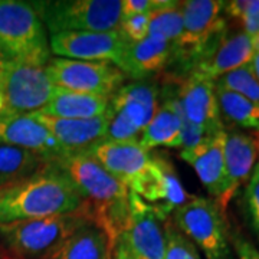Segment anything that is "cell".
Here are the masks:
<instances>
[{
    "label": "cell",
    "instance_id": "obj_1",
    "mask_svg": "<svg viewBox=\"0 0 259 259\" xmlns=\"http://www.w3.org/2000/svg\"><path fill=\"white\" fill-rule=\"evenodd\" d=\"M55 161L81 194L83 216L100 226L115 243L130 222L128 189L85 151L69 153Z\"/></svg>",
    "mask_w": 259,
    "mask_h": 259
},
{
    "label": "cell",
    "instance_id": "obj_2",
    "mask_svg": "<svg viewBox=\"0 0 259 259\" xmlns=\"http://www.w3.org/2000/svg\"><path fill=\"white\" fill-rule=\"evenodd\" d=\"M82 197L56 161H49L28 179L0 194V225L79 212Z\"/></svg>",
    "mask_w": 259,
    "mask_h": 259
},
{
    "label": "cell",
    "instance_id": "obj_3",
    "mask_svg": "<svg viewBox=\"0 0 259 259\" xmlns=\"http://www.w3.org/2000/svg\"><path fill=\"white\" fill-rule=\"evenodd\" d=\"M87 222L79 210L0 225V245L19 259H45Z\"/></svg>",
    "mask_w": 259,
    "mask_h": 259
},
{
    "label": "cell",
    "instance_id": "obj_4",
    "mask_svg": "<svg viewBox=\"0 0 259 259\" xmlns=\"http://www.w3.org/2000/svg\"><path fill=\"white\" fill-rule=\"evenodd\" d=\"M0 51L10 61L39 66L48 64L49 37L32 3L0 0Z\"/></svg>",
    "mask_w": 259,
    "mask_h": 259
},
{
    "label": "cell",
    "instance_id": "obj_5",
    "mask_svg": "<svg viewBox=\"0 0 259 259\" xmlns=\"http://www.w3.org/2000/svg\"><path fill=\"white\" fill-rule=\"evenodd\" d=\"M221 0L182 2L183 30L175 45L173 62L177 61L189 72L213 52L226 35Z\"/></svg>",
    "mask_w": 259,
    "mask_h": 259
},
{
    "label": "cell",
    "instance_id": "obj_6",
    "mask_svg": "<svg viewBox=\"0 0 259 259\" xmlns=\"http://www.w3.org/2000/svg\"><path fill=\"white\" fill-rule=\"evenodd\" d=\"M51 35L62 32H110L121 23V0L32 2Z\"/></svg>",
    "mask_w": 259,
    "mask_h": 259
},
{
    "label": "cell",
    "instance_id": "obj_7",
    "mask_svg": "<svg viewBox=\"0 0 259 259\" xmlns=\"http://www.w3.org/2000/svg\"><path fill=\"white\" fill-rule=\"evenodd\" d=\"M170 219L206 259H235L225 212L213 199L192 196Z\"/></svg>",
    "mask_w": 259,
    "mask_h": 259
},
{
    "label": "cell",
    "instance_id": "obj_8",
    "mask_svg": "<svg viewBox=\"0 0 259 259\" xmlns=\"http://www.w3.org/2000/svg\"><path fill=\"white\" fill-rule=\"evenodd\" d=\"M55 90L45 66L10 61L0 68V91L6 102L3 114L42 111Z\"/></svg>",
    "mask_w": 259,
    "mask_h": 259
},
{
    "label": "cell",
    "instance_id": "obj_9",
    "mask_svg": "<svg viewBox=\"0 0 259 259\" xmlns=\"http://www.w3.org/2000/svg\"><path fill=\"white\" fill-rule=\"evenodd\" d=\"M45 69L56 88L105 98H111L127 79L120 68L110 62H90L55 56L48 61Z\"/></svg>",
    "mask_w": 259,
    "mask_h": 259
},
{
    "label": "cell",
    "instance_id": "obj_10",
    "mask_svg": "<svg viewBox=\"0 0 259 259\" xmlns=\"http://www.w3.org/2000/svg\"><path fill=\"white\" fill-rule=\"evenodd\" d=\"M128 190L137 194L164 222L192 197L182 185L173 164L161 154H151L147 167L133 180Z\"/></svg>",
    "mask_w": 259,
    "mask_h": 259
},
{
    "label": "cell",
    "instance_id": "obj_11",
    "mask_svg": "<svg viewBox=\"0 0 259 259\" xmlns=\"http://www.w3.org/2000/svg\"><path fill=\"white\" fill-rule=\"evenodd\" d=\"M128 40L117 30L110 32H62L49 37L51 54L58 58L110 62L118 66Z\"/></svg>",
    "mask_w": 259,
    "mask_h": 259
},
{
    "label": "cell",
    "instance_id": "obj_12",
    "mask_svg": "<svg viewBox=\"0 0 259 259\" xmlns=\"http://www.w3.org/2000/svg\"><path fill=\"white\" fill-rule=\"evenodd\" d=\"M130 222L118 239L139 259H164V221L133 192H130Z\"/></svg>",
    "mask_w": 259,
    "mask_h": 259
},
{
    "label": "cell",
    "instance_id": "obj_13",
    "mask_svg": "<svg viewBox=\"0 0 259 259\" xmlns=\"http://www.w3.org/2000/svg\"><path fill=\"white\" fill-rule=\"evenodd\" d=\"M0 143L33 151L49 161L69 154L30 114H0Z\"/></svg>",
    "mask_w": 259,
    "mask_h": 259
},
{
    "label": "cell",
    "instance_id": "obj_14",
    "mask_svg": "<svg viewBox=\"0 0 259 259\" xmlns=\"http://www.w3.org/2000/svg\"><path fill=\"white\" fill-rule=\"evenodd\" d=\"M259 156L258 140L252 134L239 130L226 131L225 137V192L219 202V207L225 212L233 196L243 183L249 180Z\"/></svg>",
    "mask_w": 259,
    "mask_h": 259
},
{
    "label": "cell",
    "instance_id": "obj_15",
    "mask_svg": "<svg viewBox=\"0 0 259 259\" xmlns=\"http://www.w3.org/2000/svg\"><path fill=\"white\" fill-rule=\"evenodd\" d=\"M177 98L183 115L190 122L214 133L225 130L216 100L214 81L197 72H189L187 78L180 82Z\"/></svg>",
    "mask_w": 259,
    "mask_h": 259
},
{
    "label": "cell",
    "instance_id": "obj_16",
    "mask_svg": "<svg viewBox=\"0 0 259 259\" xmlns=\"http://www.w3.org/2000/svg\"><path fill=\"white\" fill-rule=\"evenodd\" d=\"M85 153L95 158L127 189L151 160V151L146 150L139 141L102 140L87 148Z\"/></svg>",
    "mask_w": 259,
    "mask_h": 259
},
{
    "label": "cell",
    "instance_id": "obj_17",
    "mask_svg": "<svg viewBox=\"0 0 259 259\" xmlns=\"http://www.w3.org/2000/svg\"><path fill=\"white\" fill-rule=\"evenodd\" d=\"M30 115L39 121L68 153L85 151L105 137L107 114L87 120L58 118L40 111L32 112Z\"/></svg>",
    "mask_w": 259,
    "mask_h": 259
},
{
    "label": "cell",
    "instance_id": "obj_18",
    "mask_svg": "<svg viewBox=\"0 0 259 259\" xmlns=\"http://www.w3.org/2000/svg\"><path fill=\"white\" fill-rule=\"evenodd\" d=\"M160 105V90L157 83L141 79L124 83L110 98L108 110L131 122L143 133L154 117Z\"/></svg>",
    "mask_w": 259,
    "mask_h": 259
},
{
    "label": "cell",
    "instance_id": "obj_19",
    "mask_svg": "<svg viewBox=\"0 0 259 259\" xmlns=\"http://www.w3.org/2000/svg\"><path fill=\"white\" fill-rule=\"evenodd\" d=\"M225 137L226 130L218 133L202 146L193 150H182L180 153V157L193 167L214 202H219L225 192Z\"/></svg>",
    "mask_w": 259,
    "mask_h": 259
},
{
    "label": "cell",
    "instance_id": "obj_20",
    "mask_svg": "<svg viewBox=\"0 0 259 259\" xmlns=\"http://www.w3.org/2000/svg\"><path fill=\"white\" fill-rule=\"evenodd\" d=\"M175 45L164 39L147 36L140 42H128L118 68L136 81L163 71L173 62Z\"/></svg>",
    "mask_w": 259,
    "mask_h": 259
},
{
    "label": "cell",
    "instance_id": "obj_21",
    "mask_svg": "<svg viewBox=\"0 0 259 259\" xmlns=\"http://www.w3.org/2000/svg\"><path fill=\"white\" fill-rule=\"evenodd\" d=\"M253 49L250 36L243 30L225 35L209 56L194 66L190 72H197L216 81L223 75L248 65L252 61Z\"/></svg>",
    "mask_w": 259,
    "mask_h": 259
},
{
    "label": "cell",
    "instance_id": "obj_22",
    "mask_svg": "<svg viewBox=\"0 0 259 259\" xmlns=\"http://www.w3.org/2000/svg\"><path fill=\"white\" fill-rule=\"evenodd\" d=\"M182 107L177 95H170L160 102L154 117L143 130L139 143L151 151L157 147L180 148L182 140Z\"/></svg>",
    "mask_w": 259,
    "mask_h": 259
},
{
    "label": "cell",
    "instance_id": "obj_23",
    "mask_svg": "<svg viewBox=\"0 0 259 259\" xmlns=\"http://www.w3.org/2000/svg\"><path fill=\"white\" fill-rule=\"evenodd\" d=\"M112 246L108 235L88 221L45 259H112Z\"/></svg>",
    "mask_w": 259,
    "mask_h": 259
},
{
    "label": "cell",
    "instance_id": "obj_24",
    "mask_svg": "<svg viewBox=\"0 0 259 259\" xmlns=\"http://www.w3.org/2000/svg\"><path fill=\"white\" fill-rule=\"evenodd\" d=\"M110 105V98L94 94L75 93L56 88L52 95V100L40 112L69 120H87L97 118L107 114Z\"/></svg>",
    "mask_w": 259,
    "mask_h": 259
},
{
    "label": "cell",
    "instance_id": "obj_25",
    "mask_svg": "<svg viewBox=\"0 0 259 259\" xmlns=\"http://www.w3.org/2000/svg\"><path fill=\"white\" fill-rule=\"evenodd\" d=\"M49 163L33 151L0 143V189H8L28 179Z\"/></svg>",
    "mask_w": 259,
    "mask_h": 259
},
{
    "label": "cell",
    "instance_id": "obj_26",
    "mask_svg": "<svg viewBox=\"0 0 259 259\" xmlns=\"http://www.w3.org/2000/svg\"><path fill=\"white\" fill-rule=\"evenodd\" d=\"M183 30V8L182 2L175 0H154L150 12L148 36L164 39L176 45Z\"/></svg>",
    "mask_w": 259,
    "mask_h": 259
},
{
    "label": "cell",
    "instance_id": "obj_27",
    "mask_svg": "<svg viewBox=\"0 0 259 259\" xmlns=\"http://www.w3.org/2000/svg\"><path fill=\"white\" fill-rule=\"evenodd\" d=\"M216 100L221 118L223 117L241 128L259 130V105L255 102L221 87H216Z\"/></svg>",
    "mask_w": 259,
    "mask_h": 259
},
{
    "label": "cell",
    "instance_id": "obj_28",
    "mask_svg": "<svg viewBox=\"0 0 259 259\" xmlns=\"http://www.w3.org/2000/svg\"><path fill=\"white\" fill-rule=\"evenodd\" d=\"M214 85L229 90L232 93L239 94L246 100L259 105V81L249 64L221 76L219 79L214 81Z\"/></svg>",
    "mask_w": 259,
    "mask_h": 259
},
{
    "label": "cell",
    "instance_id": "obj_29",
    "mask_svg": "<svg viewBox=\"0 0 259 259\" xmlns=\"http://www.w3.org/2000/svg\"><path fill=\"white\" fill-rule=\"evenodd\" d=\"M166 232V252L164 259H202L197 248L187 236L176 228L168 218L164 222Z\"/></svg>",
    "mask_w": 259,
    "mask_h": 259
},
{
    "label": "cell",
    "instance_id": "obj_30",
    "mask_svg": "<svg viewBox=\"0 0 259 259\" xmlns=\"http://www.w3.org/2000/svg\"><path fill=\"white\" fill-rule=\"evenodd\" d=\"M245 203L248 209L250 226L259 238V164L255 166L248 180V186L245 190Z\"/></svg>",
    "mask_w": 259,
    "mask_h": 259
},
{
    "label": "cell",
    "instance_id": "obj_31",
    "mask_svg": "<svg viewBox=\"0 0 259 259\" xmlns=\"http://www.w3.org/2000/svg\"><path fill=\"white\" fill-rule=\"evenodd\" d=\"M150 13L121 19L120 32L128 42H140L148 36Z\"/></svg>",
    "mask_w": 259,
    "mask_h": 259
},
{
    "label": "cell",
    "instance_id": "obj_32",
    "mask_svg": "<svg viewBox=\"0 0 259 259\" xmlns=\"http://www.w3.org/2000/svg\"><path fill=\"white\" fill-rule=\"evenodd\" d=\"M223 12L229 18L238 19L243 23L245 20L259 15V0H232L223 3Z\"/></svg>",
    "mask_w": 259,
    "mask_h": 259
},
{
    "label": "cell",
    "instance_id": "obj_33",
    "mask_svg": "<svg viewBox=\"0 0 259 259\" xmlns=\"http://www.w3.org/2000/svg\"><path fill=\"white\" fill-rule=\"evenodd\" d=\"M154 0H122L121 2V19L147 15L153 10Z\"/></svg>",
    "mask_w": 259,
    "mask_h": 259
},
{
    "label": "cell",
    "instance_id": "obj_34",
    "mask_svg": "<svg viewBox=\"0 0 259 259\" xmlns=\"http://www.w3.org/2000/svg\"><path fill=\"white\" fill-rule=\"evenodd\" d=\"M232 246L235 248L238 259H259V249L242 235L231 236Z\"/></svg>",
    "mask_w": 259,
    "mask_h": 259
},
{
    "label": "cell",
    "instance_id": "obj_35",
    "mask_svg": "<svg viewBox=\"0 0 259 259\" xmlns=\"http://www.w3.org/2000/svg\"><path fill=\"white\" fill-rule=\"evenodd\" d=\"M112 259H139L131 250L130 248L121 241V239H117L114 246H112Z\"/></svg>",
    "mask_w": 259,
    "mask_h": 259
},
{
    "label": "cell",
    "instance_id": "obj_36",
    "mask_svg": "<svg viewBox=\"0 0 259 259\" xmlns=\"http://www.w3.org/2000/svg\"><path fill=\"white\" fill-rule=\"evenodd\" d=\"M249 65L250 68H252V71H253V74H255V76H256V79L259 81V52H255V54H253Z\"/></svg>",
    "mask_w": 259,
    "mask_h": 259
},
{
    "label": "cell",
    "instance_id": "obj_37",
    "mask_svg": "<svg viewBox=\"0 0 259 259\" xmlns=\"http://www.w3.org/2000/svg\"><path fill=\"white\" fill-rule=\"evenodd\" d=\"M250 42H252V49H253V54L259 52V32L256 35L250 36Z\"/></svg>",
    "mask_w": 259,
    "mask_h": 259
},
{
    "label": "cell",
    "instance_id": "obj_38",
    "mask_svg": "<svg viewBox=\"0 0 259 259\" xmlns=\"http://www.w3.org/2000/svg\"><path fill=\"white\" fill-rule=\"evenodd\" d=\"M8 62H10V59L8 58V56L5 55L2 51H0V68H2V66H5V65L8 64Z\"/></svg>",
    "mask_w": 259,
    "mask_h": 259
},
{
    "label": "cell",
    "instance_id": "obj_39",
    "mask_svg": "<svg viewBox=\"0 0 259 259\" xmlns=\"http://www.w3.org/2000/svg\"><path fill=\"white\" fill-rule=\"evenodd\" d=\"M6 110V102H5V97H3V94L0 93V114H3Z\"/></svg>",
    "mask_w": 259,
    "mask_h": 259
},
{
    "label": "cell",
    "instance_id": "obj_40",
    "mask_svg": "<svg viewBox=\"0 0 259 259\" xmlns=\"http://www.w3.org/2000/svg\"><path fill=\"white\" fill-rule=\"evenodd\" d=\"M3 190H5V189H0V194L3 193Z\"/></svg>",
    "mask_w": 259,
    "mask_h": 259
},
{
    "label": "cell",
    "instance_id": "obj_41",
    "mask_svg": "<svg viewBox=\"0 0 259 259\" xmlns=\"http://www.w3.org/2000/svg\"><path fill=\"white\" fill-rule=\"evenodd\" d=\"M258 147H259V140H258Z\"/></svg>",
    "mask_w": 259,
    "mask_h": 259
},
{
    "label": "cell",
    "instance_id": "obj_42",
    "mask_svg": "<svg viewBox=\"0 0 259 259\" xmlns=\"http://www.w3.org/2000/svg\"><path fill=\"white\" fill-rule=\"evenodd\" d=\"M0 93H2V91H0Z\"/></svg>",
    "mask_w": 259,
    "mask_h": 259
}]
</instances>
